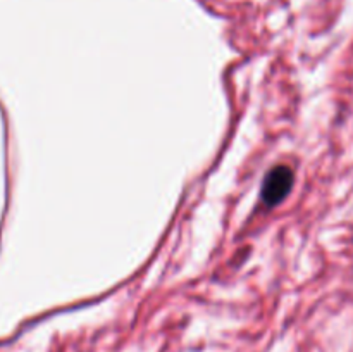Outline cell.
<instances>
[{"instance_id": "6da1fadb", "label": "cell", "mask_w": 353, "mask_h": 352, "mask_svg": "<svg viewBox=\"0 0 353 352\" xmlns=\"http://www.w3.org/2000/svg\"><path fill=\"white\" fill-rule=\"evenodd\" d=\"M293 186V173L292 169L286 166H278L272 169L268 175L264 182V190H262V197L268 206H276L281 202L286 195L290 193Z\"/></svg>"}]
</instances>
